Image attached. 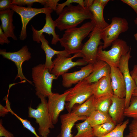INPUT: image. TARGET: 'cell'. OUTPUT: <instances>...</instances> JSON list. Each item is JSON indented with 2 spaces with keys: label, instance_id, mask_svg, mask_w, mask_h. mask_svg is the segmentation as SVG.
I'll use <instances>...</instances> for the list:
<instances>
[{
  "label": "cell",
  "instance_id": "cell-1",
  "mask_svg": "<svg viewBox=\"0 0 137 137\" xmlns=\"http://www.w3.org/2000/svg\"><path fill=\"white\" fill-rule=\"evenodd\" d=\"M95 26L92 22H86L81 26L66 30L59 42L64 50L71 55L80 52L84 39L93 30Z\"/></svg>",
  "mask_w": 137,
  "mask_h": 137
},
{
  "label": "cell",
  "instance_id": "cell-2",
  "mask_svg": "<svg viewBox=\"0 0 137 137\" xmlns=\"http://www.w3.org/2000/svg\"><path fill=\"white\" fill-rule=\"evenodd\" d=\"M59 15L55 22L56 27L61 31L76 27L84 20L93 18L89 9L79 4H71L65 7Z\"/></svg>",
  "mask_w": 137,
  "mask_h": 137
},
{
  "label": "cell",
  "instance_id": "cell-3",
  "mask_svg": "<svg viewBox=\"0 0 137 137\" xmlns=\"http://www.w3.org/2000/svg\"><path fill=\"white\" fill-rule=\"evenodd\" d=\"M37 96L40 99L41 102L36 109L28 107V116L35 119L36 122L39 124V134L43 137H48L50 132V129L54 128V126L48 110L46 97L40 95Z\"/></svg>",
  "mask_w": 137,
  "mask_h": 137
},
{
  "label": "cell",
  "instance_id": "cell-4",
  "mask_svg": "<svg viewBox=\"0 0 137 137\" xmlns=\"http://www.w3.org/2000/svg\"><path fill=\"white\" fill-rule=\"evenodd\" d=\"M32 76L36 94L48 97L52 93L53 81L57 78L51 73L45 64H40L32 68Z\"/></svg>",
  "mask_w": 137,
  "mask_h": 137
},
{
  "label": "cell",
  "instance_id": "cell-5",
  "mask_svg": "<svg viewBox=\"0 0 137 137\" xmlns=\"http://www.w3.org/2000/svg\"><path fill=\"white\" fill-rule=\"evenodd\" d=\"M110 49L103 50L102 45L98 48L97 58L107 63L110 66L118 67L120 60L123 55L127 54L131 49L126 42L118 39L112 44Z\"/></svg>",
  "mask_w": 137,
  "mask_h": 137
},
{
  "label": "cell",
  "instance_id": "cell-6",
  "mask_svg": "<svg viewBox=\"0 0 137 137\" xmlns=\"http://www.w3.org/2000/svg\"><path fill=\"white\" fill-rule=\"evenodd\" d=\"M92 84L84 79L69 89L66 99L67 103L65 105L68 112H71L75 104H82L93 95Z\"/></svg>",
  "mask_w": 137,
  "mask_h": 137
},
{
  "label": "cell",
  "instance_id": "cell-7",
  "mask_svg": "<svg viewBox=\"0 0 137 137\" xmlns=\"http://www.w3.org/2000/svg\"><path fill=\"white\" fill-rule=\"evenodd\" d=\"M111 21V24L102 30L101 38L104 41L103 49L111 45L112 42L118 39L120 34L126 31L129 28L128 23L125 18L114 17Z\"/></svg>",
  "mask_w": 137,
  "mask_h": 137
},
{
  "label": "cell",
  "instance_id": "cell-8",
  "mask_svg": "<svg viewBox=\"0 0 137 137\" xmlns=\"http://www.w3.org/2000/svg\"><path fill=\"white\" fill-rule=\"evenodd\" d=\"M53 61V66L50 73L57 78L60 76L66 73L71 68L76 66L86 65L88 64L83 59H80L76 62L73 60L78 57H82L79 52L74 54L72 57L70 55L58 54Z\"/></svg>",
  "mask_w": 137,
  "mask_h": 137
},
{
  "label": "cell",
  "instance_id": "cell-9",
  "mask_svg": "<svg viewBox=\"0 0 137 137\" xmlns=\"http://www.w3.org/2000/svg\"><path fill=\"white\" fill-rule=\"evenodd\" d=\"M102 30L95 26L89 35V38L84 44L80 53L82 59L88 64H94L97 59L99 46L101 44Z\"/></svg>",
  "mask_w": 137,
  "mask_h": 137
},
{
  "label": "cell",
  "instance_id": "cell-10",
  "mask_svg": "<svg viewBox=\"0 0 137 137\" xmlns=\"http://www.w3.org/2000/svg\"><path fill=\"white\" fill-rule=\"evenodd\" d=\"M10 8L19 14L21 17L22 26L19 38L22 41L25 40L27 38L26 27L32 18L39 13L51 14L53 11L51 8L48 7L35 8L14 5H11Z\"/></svg>",
  "mask_w": 137,
  "mask_h": 137
},
{
  "label": "cell",
  "instance_id": "cell-11",
  "mask_svg": "<svg viewBox=\"0 0 137 137\" xmlns=\"http://www.w3.org/2000/svg\"><path fill=\"white\" fill-rule=\"evenodd\" d=\"M0 54L3 57L10 60L14 62L18 70V74L14 80L19 78L21 81L25 80L32 85V81L29 80L24 75L22 72V65L25 61H28L31 58V53L29 51L27 45L23 46L20 50L14 52H7L6 50L0 49Z\"/></svg>",
  "mask_w": 137,
  "mask_h": 137
},
{
  "label": "cell",
  "instance_id": "cell-12",
  "mask_svg": "<svg viewBox=\"0 0 137 137\" xmlns=\"http://www.w3.org/2000/svg\"><path fill=\"white\" fill-rule=\"evenodd\" d=\"M131 50L127 54L122 56L118 67L122 74L126 85V95L125 98L126 108L129 105L133 91L136 89L129 70V61L131 57Z\"/></svg>",
  "mask_w": 137,
  "mask_h": 137
},
{
  "label": "cell",
  "instance_id": "cell-13",
  "mask_svg": "<svg viewBox=\"0 0 137 137\" xmlns=\"http://www.w3.org/2000/svg\"><path fill=\"white\" fill-rule=\"evenodd\" d=\"M69 92V89L61 94L53 93L48 97V108L54 125L57 123L60 114L64 109L66 98Z\"/></svg>",
  "mask_w": 137,
  "mask_h": 137
},
{
  "label": "cell",
  "instance_id": "cell-14",
  "mask_svg": "<svg viewBox=\"0 0 137 137\" xmlns=\"http://www.w3.org/2000/svg\"><path fill=\"white\" fill-rule=\"evenodd\" d=\"M45 15V23L41 29L38 30L31 25L33 40L38 43H40L41 42L40 38L41 36L43 33H45L49 35H52L53 37L51 41V44L55 45L59 41L60 38L59 35L57 34L55 32V29L56 26L55 21L52 19L51 14L47 13Z\"/></svg>",
  "mask_w": 137,
  "mask_h": 137
},
{
  "label": "cell",
  "instance_id": "cell-15",
  "mask_svg": "<svg viewBox=\"0 0 137 137\" xmlns=\"http://www.w3.org/2000/svg\"><path fill=\"white\" fill-rule=\"evenodd\" d=\"M93 64H88L81 68L77 71L71 73H66L62 75V85L65 88L71 87L87 78L91 73Z\"/></svg>",
  "mask_w": 137,
  "mask_h": 137
},
{
  "label": "cell",
  "instance_id": "cell-16",
  "mask_svg": "<svg viewBox=\"0 0 137 137\" xmlns=\"http://www.w3.org/2000/svg\"><path fill=\"white\" fill-rule=\"evenodd\" d=\"M110 76L114 95L125 98L126 95V85L122 74L118 67L110 66Z\"/></svg>",
  "mask_w": 137,
  "mask_h": 137
},
{
  "label": "cell",
  "instance_id": "cell-17",
  "mask_svg": "<svg viewBox=\"0 0 137 137\" xmlns=\"http://www.w3.org/2000/svg\"><path fill=\"white\" fill-rule=\"evenodd\" d=\"M87 117L85 116H78L71 112L61 115V130L59 134L60 137H73L72 130L75 123L79 121H85Z\"/></svg>",
  "mask_w": 137,
  "mask_h": 137
},
{
  "label": "cell",
  "instance_id": "cell-18",
  "mask_svg": "<svg viewBox=\"0 0 137 137\" xmlns=\"http://www.w3.org/2000/svg\"><path fill=\"white\" fill-rule=\"evenodd\" d=\"M92 87L95 98H111L114 95L110 75L103 77L97 81L92 83Z\"/></svg>",
  "mask_w": 137,
  "mask_h": 137
},
{
  "label": "cell",
  "instance_id": "cell-19",
  "mask_svg": "<svg viewBox=\"0 0 137 137\" xmlns=\"http://www.w3.org/2000/svg\"><path fill=\"white\" fill-rule=\"evenodd\" d=\"M112 103L108 113L117 125L122 122L126 109L125 98H121L113 95L111 97Z\"/></svg>",
  "mask_w": 137,
  "mask_h": 137
},
{
  "label": "cell",
  "instance_id": "cell-20",
  "mask_svg": "<svg viewBox=\"0 0 137 137\" xmlns=\"http://www.w3.org/2000/svg\"><path fill=\"white\" fill-rule=\"evenodd\" d=\"M110 71V66L109 64L97 58L96 61L93 64L92 72L84 79L89 83H93L103 77L109 75Z\"/></svg>",
  "mask_w": 137,
  "mask_h": 137
},
{
  "label": "cell",
  "instance_id": "cell-21",
  "mask_svg": "<svg viewBox=\"0 0 137 137\" xmlns=\"http://www.w3.org/2000/svg\"><path fill=\"white\" fill-rule=\"evenodd\" d=\"M14 12L11 9L0 11V19L1 22V26L4 33L8 37L16 40L18 39L14 33L15 27L13 23Z\"/></svg>",
  "mask_w": 137,
  "mask_h": 137
},
{
  "label": "cell",
  "instance_id": "cell-22",
  "mask_svg": "<svg viewBox=\"0 0 137 137\" xmlns=\"http://www.w3.org/2000/svg\"><path fill=\"white\" fill-rule=\"evenodd\" d=\"M105 7L102 5L99 0H95L89 9L93 15L91 21L96 27L102 30L108 26L109 24L105 20L103 16V10Z\"/></svg>",
  "mask_w": 137,
  "mask_h": 137
},
{
  "label": "cell",
  "instance_id": "cell-23",
  "mask_svg": "<svg viewBox=\"0 0 137 137\" xmlns=\"http://www.w3.org/2000/svg\"><path fill=\"white\" fill-rule=\"evenodd\" d=\"M41 44V47L45 53L46 59L45 65L46 67L49 69L50 72L53 66V61L52 59L55 55L58 54L69 55L64 50L62 51H58L53 49L49 45L48 41L45 39L43 33L42 34L40 38Z\"/></svg>",
  "mask_w": 137,
  "mask_h": 137
},
{
  "label": "cell",
  "instance_id": "cell-24",
  "mask_svg": "<svg viewBox=\"0 0 137 137\" xmlns=\"http://www.w3.org/2000/svg\"><path fill=\"white\" fill-rule=\"evenodd\" d=\"M94 97L93 95L82 104L74 106L71 112L79 116L88 117L94 110Z\"/></svg>",
  "mask_w": 137,
  "mask_h": 137
},
{
  "label": "cell",
  "instance_id": "cell-25",
  "mask_svg": "<svg viewBox=\"0 0 137 137\" xmlns=\"http://www.w3.org/2000/svg\"><path fill=\"white\" fill-rule=\"evenodd\" d=\"M86 120L92 127L106 123L114 122L108 113L97 110H94Z\"/></svg>",
  "mask_w": 137,
  "mask_h": 137
},
{
  "label": "cell",
  "instance_id": "cell-26",
  "mask_svg": "<svg viewBox=\"0 0 137 137\" xmlns=\"http://www.w3.org/2000/svg\"><path fill=\"white\" fill-rule=\"evenodd\" d=\"M117 124L114 122H107L92 127L93 134L95 137H101L111 131Z\"/></svg>",
  "mask_w": 137,
  "mask_h": 137
},
{
  "label": "cell",
  "instance_id": "cell-27",
  "mask_svg": "<svg viewBox=\"0 0 137 137\" xmlns=\"http://www.w3.org/2000/svg\"><path fill=\"white\" fill-rule=\"evenodd\" d=\"M78 132L73 137H95L92 130V128L86 119L84 122L76 125Z\"/></svg>",
  "mask_w": 137,
  "mask_h": 137
},
{
  "label": "cell",
  "instance_id": "cell-28",
  "mask_svg": "<svg viewBox=\"0 0 137 137\" xmlns=\"http://www.w3.org/2000/svg\"><path fill=\"white\" fill-rule=\"evenodd\" d=\"M111 98H102L96 99L94 97L95 110L108 113L109 108L112 103Z\"/></svg>",
  "mask_w": 137,
  "mask_h": 137
},
{
  "label": "cell",
  "instance_id": "cell-29",
  "mask_svg": "<svg viewBox=\"0 0 137 137\" xmlns=\"http://www.w3.org/2000/svg\"><path fill=\"white\" fill-rule=\"evenodd\" d=\"M128 119L117 124L115 128L107 134L101 137H124V131L129 123Z\"/></svg>",
  "mask_w": 137,
  "mask_h": 137
},
{
  "label": "cell",
  "instance_id": "cell-30",
  "mask_svg": "<svg viewBox=\"0 0 137 137\" xmlns=\"http://www.w3.org/2000/svg\"><path fill=\"white\" fill-rule=\"evenodd\" d=\"M124 115L137 119V97L132 96L129 106L125 110Z\"/></svg>",
  "mask_w": 137,
  "mask_h": 137
},
{
  "label": "cell",
  "instance_id": "cell-31",
  "mask_svg": "<svg viewBox=\"0 0 137 137\" xmlns=\"http://www.w3.org/2000/svg\"><path fill=\"white\" fill-rule=\"evenodd\" d=\"M10 104L8 105V109L9 112L14 115L21 122L24 128L28 129L33 133L36 137H43L39 136L37 133L35 128L31 124L30 122L26 119L22 118L14 113L11 109Z\"/></svg>",
  "mask_w": 137,
  "mask_h": 137
},
{
  "label": "cell",
  "instance_id": "cell-32",
  "mask_svg": "<svg viewBox=\"0 0 137 137\" xmlns=\"http://www.w3.org/2000/svg\"><path fill=\"white\" fill-rule=\"evenodd\" d=\"M46 2V0H13L11 4L20 6L27 5V7H31L36 3H40L44 6Z\"/></svg>",
  "mask_w": 137,
  "mask_h": 137
},
{
  "label": "cell",
  "instance_id": "cell-33",
  "mask_svg": "<svg viewBox=\"0 0 137 137\" xmlns=\"http://www.w3.org/2000/svg\"><path fill=\"white\" fill-rule=\"evenodd\" d=\"M73 3L78 4L83 8H85L83 0H67L65 2L60 4L58 3L57 5L55 11L56 14L59 15L62 12L66 6L69 5Z\"/></svg>",
  "mask_w": 137,
  "mask_h": 137
},
{
  "label": "cell",
  "instance_id": "cell-34",
  "mask_svg": "<svg viewBox=\"0 0 137 137\" xmlns=\"http://www.w3.org/2000/svg\"><path fill=\"white\" fill-rule=\"evenodd\" d=\"M129 133L125 137H137V119H133L129 126Z\"/></svg>",
  "mask_w": 137,
  "mask_h": 137
},
{
  "label": "cell",
  "instance_id": "cell-35",
  "mask_svg": "<svg viewBox=\"0 0 137 137\" xmlns=\"http://www.w3.org/2000/svg\"><path fill=\"white\" fill-rule=\"evenodd\" d=\"M14 137L13 134L6 130L3 125L2 121L0 120V136Z\"/></svg>",
  "mask_w": 137,
  "mask_h": 137
},
{
  "label": "cell",
  "instance_id": "cell-36",
  "mask_svg": "<svg viewBox=\"0 0 137 137\" xmlns=\"http://www.w3.org/2000/svg\"><path fill=\"white\" fill-rule=\"evenodd\" d=\"M12 1V0H0V11L11 9L10 6Z\"/></svg>",
  "mask_w": 137,
  "mask_h": 137
},
{
  "label": "cell",
  "instance_id": "cell-37",
  "mask_svg": "<svg viewBox=\"0 0 137 137\" xmlns=\"http://www.w3.org/2000/svg\"><path fill=\"white\" fill-rule=\"evenodd\" d=\"M59 0H46L44 7L50 8L55 11Z\"/></svg>",
  "mask_w": 137,
  "mask_h": 137
},
{
  "label": "cell",
  "instance_id": "cell-38",
  "mask_svg": "<svg viewBox=\"0 0 137 137\" xmlns=\"http://www.w3.org/2000/svg\"><path fill=\"white\" fill-rule=\"evenodd\" d=\"M8 36L4 33L0 26V44L3 45L4 43L8 44L10 41L8 40Z\"/></svg>",
  "mask_w": 137,
  "mask_h": 137
},
{
  "label": "cell",
  "instance_id": "cell-39",
  "mask_svg": "<svg viewBox=\"0 0 137 137\" xmlns=\"http://www.w3.org/2000/svg\"><path fill=\"white\" fill-rule=\"evenodd\" d=\"M121 1L131 7L135 12L137 15V0H121Z\"/></svg>",
  "mask_w": 137,
  "mask_h": 137
},
{
  "label": "cell",
  "instance_id": "cell-40",
  "mask_svg": "<svg viewBox=\"0 0 137 137\" xmlns=\"http://www.w3.org/2000/svg\"><path fill=\"white\" fill-rule=\"evenodd\" d=\"M137 89V65H134L132 70L130 72Z\"/></svg>",
  "mask_w": 137,
  "mask_h": 137
},
{
  "label": "cell",
  "instance_id": "cell-41",
  "mask_svg": "<svg viewBox=\"0 0 137 137\" xmlns=\"http://www.w3.org/2000/svg\"><path fill=\"white\" fill-rule=\"evenodd\" d=\"M0 115L1 116L4 117L9 112L7 105L4 107L0 104Z\"/></svg>",
  "mask_w": 137,
  "mask_h": 137
},
{
  "label": "cell",
  "instance_id": "cell-42",
  "mask_svg": "<svg viewBox=\"0 0 137 137\" xmlns=\"http://www.w3.org/2000/svg\"><path fill=\"white\" fill-rule=\"evenodd\" d=\"M94 2L93 0H85L84 1V4L85 8L89 9L93 5Z\"/></svg>",
  "mask_w": 137,
  "mask_h": 137
},
{
  "label": "cell",
  "instance_id": "cell-43",
  "mask_svg": "<svg viewBox=\"0 0 137 137\" xmlns=\"http://www.w3.org/2000/svg\"><path fill=\"white\" fill-rule=\"evenodd\" d=\"M99 2L102 5L105 7L108 2L110 1L109 0H99Z\"/></svg>",
  "mask_w": 137,
  "mask_h": 137
},
{
  "label": "cell",
  "instance_id": "cell-44",
  "mask_svg": "<svg viewBox=\"0 0 137 137\" xmlns=\"http://www.w3.org/2000/svg\"><path fill=\"white\" fill-rule=\"evenodd\" d=\"M132 96L137 97V89H136L134 91L132 94Z\"/></svg>",
  "mask_w": 137,
  "mask_h": 137
},
{
  "label": "cell",
  "instance_id": "cell-45",
  "mask_svg": "<svg viewBox=\"0 0 137 137\" xmlns=\"http://www.w3.org/2000/svg\"><path fill=\"white\" fill-rule=\"evenodd\" d=\"M134 36L135 40L137 41V32L134 35Z\"/></svg>",
  "mask_w": 137,
  "mask_h": 137
},
{
  "label": "cell",
  "instance_id": "cell-46",
  "mask_svg": "<svg viewBox=\"0 0 137 137\" xmlns=\"http://www.w3.org/2000/svg\"><path fill=\"white\" fill-rule=\"evenodd\" d=\"M134 22L135 24L137 26V17L134 20Z\"/></svg>",
  "mask_w": 137,
  "mask_h": 137
},
{
  "label": "cell",
  "instance_id": "cell-47",
  "mask_svg": "<svg viewBox=\"0 0 137 137\" xmlns=\"http://www.w3.org/2000/svg\"><path fill=\"white\" fill-rule=\"evenodd\" d=\"M57 137H60V134H59L57 136Z\"/></svg>",
  "mask_w": 137,
  "mask_h": 137
},
{
  "label": "cell",
  "instance_id": "cell-48",
  "mask_svg": "<svg viewBox=\"0 0 137 137\" xmlns=\"http://www.w3.org/2000/svg\"><path fill=\"white\" fill-rule=\"evenodd\" d=\"M136 65H137V64H136Z\"/></svg>",
  "mask_w": 137,
  "mask_h": 137
}]
</instances>
